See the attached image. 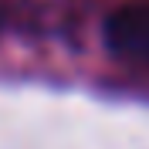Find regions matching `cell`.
Masks as SVG:
<instances>
[{"instance_id": "cell-1", "label": "cell", "mask_w": 149, "mask_h": 149, "mask_svg": "<svg viewBox=\"0 0 149 149\" xmlns=\"http://www.w3.org/2000/svg\"><path fill=\"white\" fill-rule=\"evenodd\" d=\"M105 47L122 61L149 68V0H125L105 17Z\"/></svg>"}]
</instances>
